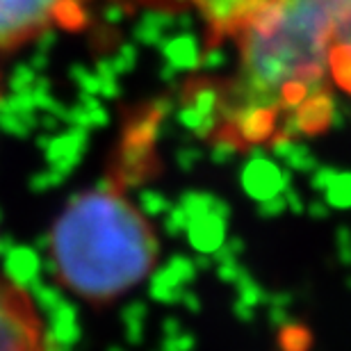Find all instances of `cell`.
<instances>
[{
  "mask_svg": "<svg viewBox=\"0 0 351 351\" xmlns=\"http://www.w3.org/2000/svg\"><path fill=\"white\" fill-rule=\"evenodd\" d=\"M338 23L319 0H271L233 41L237 69L217 94L215 135L230 146L271 137L280 112L313 108L331 73Z\"/></svg>",
  "mask_w": 351,
  "mask_h": 351,
  "instance_id": "cell-2",
  "label": "cell"
},
{
  "mask_svg": "<svg viewBox=\"0 0 351 351\" xmlns=\"http://www.w3.org/2000/svg\"><path fill=\"white\" fill-rule=\"evenodd\" d=\"M331 73L342 87H351V19L335 30L333 53H331Z\"/></svg>",
  "mask_w": 351,
  "mask_h": 351,
  "instance_id": "cell-6",
  "label": "cell"
},
{
  "mask_svg": "<svg viewBox=\"0 0 351 351\" xmlns=\"http://www.w3.org/2000/svg\"><path fill=\"white\" fill-rule=\"evenodd\" d=\"M319 3L331 12V16L335 19L338 27L351 19V0H319Z\"/></svg>",
  "mask_w": 351,
  "mask_h": 351,
  "instance_id": "cell-7",
  "label": "cell"
},
{
  "mask_svg": "<svg viewBox=\"0 0 351 351\" xmlns=\"http://www.w3.org/2000/svg\"><path fill=\"white\" fill-rule=\"evenodd\" d=\"M156 123L132 121L94 187L75 194L51 230V263L58 283L87 304L105 306L142 285L156 269L160 240L137 206L132 182L153 165Z\"/></svg>",
  "mask_w": 351,
  "mask_h": 351,
  "instance_id": "cell-1",
  "label": "cell"
},
{
  "mask_svg": "<svg viewBox=\"0 0 351 351\" xmlns=\"http://www.w3.org/2000/svg\"><path fill=\"white\" fill-rule=\"evenodd\" d=\"M0 351H51L48 328L30 292L0 276Z\"/></svg>",
  "mask_w": 351,
  "mask_h": 351,
  "instance_id": "cell-4",
  "label": "cell"
},
{
  "mask_svg": "<svg viewBox=\"0 0 351 351\" xmlns=\"http://www.w3.org/2000/svg\"><path fill=\"white\" fill-rule=\"evenodd\" d=\"M130 3L162 12H192L206 25L210 44H223L226 39H233L271 0H130Z\"/></svg>",
  "mask_w": 351,
  "mask_h": 351,
  "instance_id": "cell-5",
  "label": "cell"
},
{
  "mask_svg": "<svg viewBox=\"0 0 351 351\" xmlns=\"http://www.w3.org/2000/svg\"><path fill=\"white\" fill-rule=\"evenodd\" d=\"M89 25V0H0V53L19 51L48 32Z\"/></svg>",
  "mask_w": 351,
  "mask_h": 351,
  "instance_id": "cell-3",
  "label": "cell"
}]
</instances>
